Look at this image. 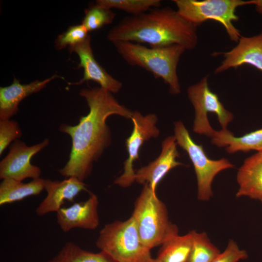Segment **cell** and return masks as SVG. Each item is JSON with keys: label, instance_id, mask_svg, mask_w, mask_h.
<instances>
[{"label": "cell", "instance_id": "6", "mask_svg": "<svg viewBox=\"0 0 262 262\" xmlns=\"http://www.w3.org/2000/svg\"><path fill=\"white\" fill-rule=\"evenodd\" d=\"M177 12L188 22L197 26L208 19L221 24L231 41L238 42L241 36L233 22L239 19L237 7L245 4L242 0H174Z\"/></svg>", "mask_w": 262, "mask_h": 262}, {"label": "cell", "instance_id": "21", "mask_svg": "<svg viewBox=\"0 0 262 262\" xmlns=\"http://www.w3.org/2000/svg\"><path fill=\"white\" fill-rule=\"evenodd\" d=\"M48 262H118L105 252L85 250L76 244L68 242Z\"/></svg>", "mask_w": 262, "mask_h": 262}, {"label": "cell", "instance_id": "23", "mask_svg": "<svg viewBox=\"0 0 262 262\" xmlns=\"http://www.w3.org/2000/svg\"><path fill=\"white\" fill-rule=\"evenodd\" d=\"M96 4L107 9H117L137 16L147 12L151 9L160 7V0H97Z\"/></svg>", "mask_w": 262, "mask_h": 262}, {"label": "cell", "instance_id": "2", "mask_svg": "<svg viewBox=\"0 0 262 262\" xmlns=\"http://www.w3.org/2000/svg\"><path fill=\"white\" fill-rule=\"evenodd\" d=\"M107 38L112 43L135 42L147 43L151 47L177 44L189 50L194 49L198 42L197 26L168 6L124 17L110 30Z\"/></svg>", "mask_w": 262, "mask_h": 262}, {"label": "cell", "instance_id": "8", "mask_svg": "<svg viewBox=\"0 0 262 262\" xmlns=\"http://www.w3.org/2000/svg\"><path fill=\"white\" fill-rule=\"evenodd\" d=\"M187 95L195 112L193 127L194 132L211 138L213 136L215 130L209 121L208 115L210 113L216 115L222 129H227L228 124L233 120V114L225 108L218 95L210 89L208 76L190 86Z\"/></svg>", "mask_w": 262, "mask_h": 262}, {"label": "cell", "instance_id": "15", "mask_svg": "<svg viewBox=\"0 0 262 262\" xmlns=\"http://www.w3.org/2000/svg\"><path fill=\"white\" fill-rule=\"evenodd\" d=\"M44 189L46 197L36 209V214L42 216L48 213L57 212L65 201L74 202V198L82 191H87L86 185L74 177L63 180H51L45 179Z\"/></svg>", "mask_w": 262, "mask_h": 262}, {"label": "cell", "instance_id": "27", "mask_svg": "<svg viewBox=\"0 0 262 262\" xmlns=\"http://www.w3.org/2000/svg\"><path fill=\"white\" fill-rule=\"evenodd\" d=\"M247 258V252L240 249L234 240H230L225 250L221 252L212 262H238Z\"/></svg>", "mask_w": 262, "mask_h": 262}, {"label": "cell", "instance_id": "29", "mask_svg": "<svg viewBox=\"0 0 262 262\" xmlns=\"http://www.w3.org/2000/svg\"><path fill=\"white\" fill-rule=\"evenodd\" d=\"M147 262H161L159 261H158L157 259H153L151 258L149 260V261Z\"/></svg>", "mask_w": 262, "mask_h": 262}, {"label": "cell", "instance_id": "10", "mask_svg": "<svg viewBox=\"0 0 262 262\" xmlns=\"http://www.w3.org/2000/svg\"><path fill=\"white\" fill-rule=\"evenodd\" d=\"M49 139L28 146L16 139L10 145L7 155L0 162V179H13L22 181L25 179L40 178L41 169L31 163L32 157L47 147Z\"/></svg>", "mask_w": 262, "mask_h": 262}, {"label": "cell", "instance_id": "20", "mask_svg": "<svg viewBox=\"0 0 262 262\" xmlns=\"http://www.w3.org/2000/svg\"><path fill=\"white\" fill-rule=\"evenodd\" d=\"M193 233L174 235L162 245L157 259L161 262H187L193 244Z\"/></svg>", "mask_w": 262, "mask_h": 262}, {"label": "cell", "instance_id": "25", "mask_svg": "<svg viewBox=\"0 0 262 262\" xmlns=\"http://www.w3.org/2000/svg\"><path fill=\"white\" fill-rule=\"evenodd\" d=\"M89 35L88 32L82 24L71 26L58 36L55 41V48L57 50H61L67 46H75L85 41Z\"/></svg>", "mask_w": 262, "mask_h": 262}, {"label": "cell", "instance_id": "5", "mask_svg": "<svg viewBox=\"0 0 262 262\" xmlns=\"http://www.w3.org/2000/svg\"><path fill=\"white\" fill-rule=\"evenodd\" d=\"M96 245L118 262H147L150 250L141 242L131 215L124 221L107 224L100 230Z\"/></svg>", "mask_w": 262, "mask_h": 262}, {"label": "cell", "instance_id": "19", "mask_svg": "<svg viewBox=\"0 0 262 262\" xmlns=\"http://www.w3.org/2000/svg\"><path fill=\"white\" fill-rule=\"evenodd\" d=\"M45 179H33L28 183L13 179L2 180L0 184V205L20 201L40 194L44 189Z\"/></svg>", "mask_w": 262, "mask_h": 262}, {"label": "cell", "instance_id": "3", "mask_svg": "<svg viewBox=\"0 0 262 262\" xmlns=\"http://www.w3.org/2000/svg\"><path fill=\"white\" fill-rule=\"evenodd\" d=\"M118 54L131 66H137L161 78L169 86V93H180L177 66L185 49L179 45L148 48L138 43L120 41L113 43Z\"/></svg>", "mask_w": 262, "mask_h": 262}, {"label": "cell", "instance_id": "14", "mask_svg": "<svg viewBox=\"0 0 262 262\" xmlns=\"http://www.w3.org/2000/svg\"><path fill=\"white\" fill-rule=\"evenodd\" d=\"M221 54L224 59L215 69L216 74L246 64L251 65L262 72V31L253 36H241L235 47Z\"/></svg>", "mask_w": 262, "mask_h": 262}, {"label": "cell", "instance_id": "17", "mask_svg": "<svg viewBox=\"0 0 262 262\" xmlns=\"http://www.w3.org/2000/svg\"><path fill=\"white\" fill-rule=\"evenodd\" d=\"M237 197L246 196L262 202V151L246 159L239 168Z\"/></svg>", "mask_w": 262, "mask_h": 262}, {"label": "cell", "instance_id": "1", "mask_svg": "<svg viewBox=\"0 0 262 262\" xmlns=\"http://www.w3.org/2000/svg\"><path fill=\"white\" fill-rule=\"evenodd\" d=\"M79 95L85 99L89 112L80 117L76 125L64 123L60 126V131L70 136L72 146L68 160L58 172L66 178L74 177L83 181L91 174L93 163L111 143L107 118L116 115L130 119L132 112L100 87L82 89Z\"/></svg>", "mask_w": 262, "mask_h": 262}, {"label": "cell", "instance_id": "22", "mask_svg": "<svg viewBox=\"0 0 262 262\" xmlns=\"http://www.w3.org/2000/svg\"><path fill=\"white\" fill-rule=\"evenodd\" d=\"M193 244L187 262H212L221 253L207 233L192 230Z\"/></svg>", "mask_w": 262, "mask_h": 262}, {"label": "cell", "instance_id": "9", "mask_svg": "<svg viewBox=\"0 0 262 262\" xmlns=\"http://www.w3.org/2000/svg\"><path fill=\"white\" fill-rule=\"evenodd\" d=\"M133 128L131 135L126 140L128 157L124 162V172L114 183L123 187L130 186L134 181L135 171L133 163L139 158V150L144 143L152 137H157L160 133L156 126L157 116L154 114L146 115L139 112H132L131 118Z\"/></svg>", "mask_w": 262, "mask_h": 262}, {"label": "cell", "instance_id": "24", "mask_svg": "<svg viewBox=\"0 0 262 262\" xmlns=\"http://www.w3.org/2000/svg\"><path fill=\"white\" fill-rule=\"evenodd\" d=\"M84 13L82 24L88 32L100 29L111 24L116 16L115 13L111 9L96 4L86 9Z\"/></svg>", "mask_w": 262, "mask_h": 262}, {"label": "cell", "instance_id": "26", "mask_svg": "<svg viewBox=\"0 0 262 262\" xmlns=\"http://www.w3.org/2000/svg\"><path fill=\"white\" fill-rule=\"evenodd\" d=\"M22 135V131L17 121L11 119L0 120V155L11 142Z\"/></svg>", "mask_w": 262, "mask_h": 262}, {"label": "cell", "instance_id": "16", "mask_svg": "<svg viewBox=\"0 0 262 262\" xmlns=\"http://www.w3.org/2000/svg\"><path fill=\"white\" fill-rule=\"evenodd\" d=\"M54 75L43 81L35 80L29 83L22 84L14 77L12 84L0 87V120L10 119L18 112L20 102L30 95L36 93L46 87L56 78Z\"/></svg>", "mask_w": 262, "mask_h": 262}, {"label": "cell", "instance_id": "4", "mask_svg": "<svg viewBox=\"0 0 262 262\" xmlns=\"http://www.w3.org/2000/svg\"><path fill=\"white\" fill-rule=\"evenodd\" d=\"M132 216L141 242L150 250L178 234V227L169 220L165 205L147 183L135 202Z\"/></svg>", "mask_w": 262, "mask_h": 262}, {"label": "cell", "instance_id": "7", "mask_svg": "<svg viewBox=\"0 0 262 262\" xmlns=\"http://www.w3.org/2000/svg\"><path fill=\"white\" fill-rule=\"evenodd\" d=\"M174 136L177 145L188 154L194 167L197 186V199L206 201L213 196L212 184L220 172L233 168L234 165L227 159H210L201 145L196 144L181 121L174 123Z\"/></svg>", "mask_w": 262, "mask_h": 262}, {"label": "cell", "instance_id": "13", "mask_svg": "<svg viewBox=\"0 0 262 262\" xmlns=\"http://www.w3.org/2000/svg\"><path fill=\"white\" fill-rule=\"evenodd\" d=\"M97 196L92 193L85 201L74 203L69 207H62L56 212L57 223L66 232L75 228L95 229L99 225Z\"/></svg>", "mask_w": 262, "mask_h": 262}, {"label": "cell", "instance_id": "11", "mask_svg": "<svg viewBox=\"0 0 262 262\" xmlns=\"http://www.w3.org/2000/svg\"><path fill=\"white\" fill-rule=\"evenodd\" d=\"M70 52L76 53L80 59L78 68H82L83 75L79 82L68 83L69 85H80L85 82L94 81L100 87L113 93H117L122 87V83L114 78L97 62L94 57L89 35L83 42L68 47Z\"/></svg>", "mask_w": 262, "mask_h": 262}, {"label": "cell", "instance_id": "12", "mask_svg": "<svg viewBox=\"0 0 262 262\" xmlns=\"http://www.w3.org/2000/svg\"><path fill=\"white\" fill-rule=\"evenodd\" d=\"M177 145L174 136L165 138L162 144L160 155L148 165L135 172L134 181L143 184L147 183L155 191L157 184L170 170L178 166H185L176 160L180 156Z\"/></svg>", "mask_w": 262, "mask_h": 262}, {"label": "cell", "instance_id": "28", "mask_svg": "<svg viewBox=\"0 0 262 262\" xmlns=\"http://www.w3.org/2000/svg\"><path fill=\"white\" fill-rule=\"evenodd\" d=\"M245 4L255 5L256 11L262 16V0H245Z\"/></svg>", "mask_w": 262, "mask_h": 262}, {"label": "cell", "instance_id": "18", "mask_svg": "<svg viewBox=\"0 0 262 262\" xmlns=\"http://www.w3.org/2000/svg\"><path fill=\"white\" fill-rule=\"evenodd\" d=\"M211 142L217 147H225V150L229 154L239 151L247 152L251 150L262 151V128L240 137H235L227 129L215 131L211 138Z\"/></svg>", "mask_w": 262, "mask_h": 262}]
</instances>
